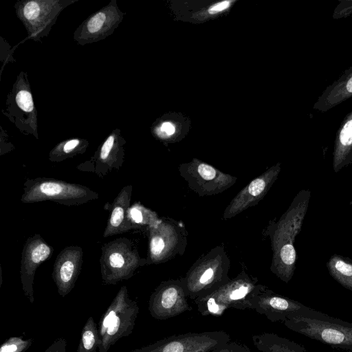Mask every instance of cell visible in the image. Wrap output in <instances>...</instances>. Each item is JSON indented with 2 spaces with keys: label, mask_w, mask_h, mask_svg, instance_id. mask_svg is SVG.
<instances>
[{
  "label": "cell",
  "mask_w": 352,
  "mask_h": 352,
  "mask_svg": "<svg viewBox=\"0 0 352 352\" xmlns=\"http://www.w3.org/2000/svg\"><path fill=\"white\" fill-rule=\"evenodd\" d=\"M329 274L346 289L352 291V260L334 254L327 263Z\"/></svg>",
  "instance_id": "7402d4cb"
},
{
  "label": "cell",
  "mask_w": 352,
  "mask_h": 352,
  "mask_svg": "<svg viewBox=\"0 0 352 352\" xmlns=\"http://www.w3.org/2000/svg\"><path fill=\"white\" fill-rule=\"evenodd\" d=\"M210 352H251V351L243 344L230 341L226 344L217 348Z\"/></svg>",
  "instance_id": "4316f807"
},
{
  "label": "cell",
  "mask_w": 352,
  "mask_h": 352,
  "mask_svg": "<svg viewBox=\"0 0 352 352\" xmlns=\"http://www.w3.org/2000/svg\"><path fill=\"white\" fill-rule=\"evenodd\" d=\"M133 186H124L109 206V217L103 233L104 238L132 230L128 221Z\"/></svg>",
  "instance_id": "ffe728a7"
},
{
  "label": "cell",
  "mask_w": 352,
  "mask_h": 352,
  "mask_svg": "<svg viewBox=\"0 0 352 352\" xmlns=\"http://www.w3.org/2000/svg\"><path fill=\"white\" fill-rule=\"evenodd\" d=\"M310 195L309 190H300L280 219L267 228L272 250L270 270L286 283L292 279L296 269L297 254L294 244L302 228Z\"/></svg>",
  "instance_id": "6da1fadb"
},
{
  "label": "cell",
  "mask_w": 352,
  "mask_h": 352,
  "mask_svg": "<svg viewBox=\"0 0 352 352\" xmlns=\"http://www.w3.org/2000/svg\"><path fill=\"white\" fill-rule=\"evenodd\" d=\"M78 0L19 1L14 4L17 17L25 28L28 38L39 41L50 33L60 12Z\"/></svg>",
  "instance_id": "9c48e42d"
},
{
  "label": "cell",
  "mask_w": 352,
  "mask_h": 352,
  "mask_svg": "<svg viewBox=\"0 0 352 352\" xmlns=\"http://www.w3.org/2000/svg\"><path fill=\"white\" fill-rule=\"evenodd\" d=\"M54 248L39 234L30 236L25 241L20 266L21 282L25 296L34 303V279L37 268L52 257Z\"/></svg>",
  "instance_id": "9a60e30c"
},
{
  "label": "cell",
  "mask_w": 352,
  "mask_h": 352,
  "mask_svg": "<svg viewBox=\"0 0 352 352\" xmlns=\"http://www.w3.org/2000/svg\"><path fill=\"white\" fill-rule=\"evenodd\" d=\"M230 3V2L229 1H224L217 3L209 8L208 12L210 14H214L224 10L229 7Z\"/></svg>",
  "instance_id": "f1b7e54d"
},
{
  "label": "cell",
  "mask_w": 352,
  "mask_h": 352,
  "mask_svg": "<svg viewBox=\"0 0 352 352\" xmlns=\"http://www.w3.org/2000/svg\"><path fill=\"white\" fill-rule=\"evenodd\" d=\"M124 13L118 6L116 0L89 16L75 30L74 39L85 45L106 38L112 34L122 22Z\"/></svg>",
  "instance_id": "5bb4252c"
},
{
  "label": "cell",
  "mask_w": 352,
  "mask_h": 352,
  "mask_svg": "<svg viewBox=\"0 0 352 352\" xmlns=\"http://www.w3.org/2000/svg\"><path fill=\"white\" fill-rule=\"evenodd\" d=\"M346 88L349 93H352V77L348 80Z\"/></svg>",
  "instance_id": "4dcf8cb0"
},
{
  "label": "cell",
  "mask_w": 352,
  "mask_h": 352,
  "mask_svg": "<svg viewBox=\"0 0 352 352\" xmlns=\"http://www.w3.org/2000/svg\"><path fill=\"white\" fill-rule=\"evenodd\" d=\"M254 346L261 352H307L292 340L271 333H263L252 337Z\"/></svg>",
  "instance_id": "44dd1931"
},
{
  "label": "cell",
  "mask_w": 352,
  "mask_h": 352,
  "mask_svg": "<svg viewBox=\"0 0 352 352\" xmlns=\"http://www.w3.org/2000/svg\"><path fill=\"white\" fill-rule=\"evenodd\" d=\"M125 144L120 131H113L89 162L93 164L91 171L102 178L113 170H119L124 162Z\"/></svg>",
  "instance_id": "d6986e66"
},
{
  "label": "cell",
  "mask_w": 352,
  "mask_h": 352,
  "mask_svg": "<svg viewBox=\"0 0 352 352\" xmlns=\"http://www.w3.org/2000/svg\"><path fill=\"white\" fill-rule=\"evenodd\" d=\"M230 261L223 245L202 254L182 278L188 298L195 300L230 280Z\"/></svg>",
  "instance_id": "3957f363"
},
{
  "label": "cell",
  "mask_w": 352,
  "mask_h": 352,
  "mask_svg": "<svg viewBox=\"0 0 352 352\" xmlns=\"http://www.w3.org/2000/svg\"><path fill=\"white\" fill-rule=\"evenodd\" d=\"M160 130L162 132H164L168 135H171L175 132V127L170 122H166L162 124Z\"/></svg>",
  "instance_id": "f546056e"
},
{
  "label": "cell",
  "mask_w": 352,
  "mask_h": 352,
  "mask_svg": "<svg viewBox=\"0 0 352 352\" xmlns=\"http://www.w3.org/2000/svg\"><path fill=\"white\" fill-rule=\"evenodd\" d=\"M244 270L209 294L194 300L204 316H221L229 309H248V300L267 287Z\"/></svg>",
  "instance_id": "277c9868"
},
{
  "label": "cell",
  "mask_w": 352,
  "mask_h": 352,
  "mask_svg": "<svg viewBox=\"0 0 352 352\" xmlns=\"http://www.w3.org/2000/svg\"><path fill=\"white\" fill-rule=\"evenodd\" d=\"M148 232L147 265L166 262L185 252L188 232L183 223L170 217L160 218Z\"/></svg>",
  "instance_id": "ba28073f"
},
{
  "label": "cell",
  "mask_w": 352,
  "mask_h": 352,
  "mask_svg": "<svg viewBox=\"0 0 352 352\" xmlns=\"http://www.w3.org/2000/svg\"><path fill=\"white\" fill-rule=\"evenodd\" d=\"M43 352H67L66 340L63 338L55 340Z\"/></svg>",
  "instance_id": "83f0119b"
},
{
  "label": "cell",
  "mask_w": 352,
  "mask_h": 352,
  "mask_svg": "<svg viewBox=\"0 0 352 352\" xmlns=\"http://www.w3.org/2000/svg\"><path fill=\"white\" fill-rule=\"evenodd\" d=\"M182 278L162 281L148 300V311L157 320H167L192 309Z\"/></svg>",
  "instance_id": "4fadbf2b"
},
{
  "label": "cell",
  "mask_w": 352,
  "mask_h": 352,
  "mask_svg": "<svg viewBox=\"0 0 352 352\" xmlns=\"http://www.w3.org/2000/svg\"><path fill=\"white\" fill-rule=\"evenodd\" d=\"M288 329L334 347L352 351V323L305 306L283 322Z\"/></svg>",
  "instance_id": "7a4b0ae2"
},
{
  "label": "cell",
  "mask_w": 352,
  "mask_h": 352,
  "mask_svg": "<svg viewBox=\"0 0 352 352\" xmlns=\"http://www.w3.org/2000/svg\"><path fill=\"white\" fill-rule=\"evenodd\" d=\"M99 198V195L88 187L63 180L36 177L27 179L23 184L21 201L31 204L52 201L71 206L83 204Z\"/></svg>",
  "instance_id": "8992f818"
},
{
  "label": "cell",
  "mask_w": 352,
  "mask_h": 352,
  "mask_svg": "<svg viewBox=\"0 0 352 352\" xmlns=\"http://www.w3.org/2000/svg\"><path fill=\"white\" fill-rule=\"evenodd\" d=\"M2 111L21 133L38 135L37 111L34 107L27 73L21 72L17 76Z\"/></svg>",
  "instance_id": "30bf717a"
},
{
  "label": "cell",
  "mask_w": 352,
  "mask_h": 352,
  "mask_svg": "<svg viewBox=\"0 0 352 352\" xmlns=\"http://www.w3.org/2000/svg\"><path fill=\"white\" fill-rule=\"evenodd\" d=\"M100 258L102 280L106 285H116L131 278L138 268L146 264L136 245L128 238H118L102 245Z\"/></svg>",
  "instance_id": "52a82bcc"
},
{
  "label": "cell",
  "mask_w": 352,
  "mask_h": 352,
  "mask_svg": "<svg viewBox=\"0 0 352 352\" xmlns=\"http://www.w3.org/2000/svg\"><path fill=\"white\" fill-rule=\"evenodd\" d=\"M277 164L252 180L241 190L226 208L222 218L230 219L257 204L266 195L280 172Z\"/></svg>",
  "instance_id": "2e32d148"
},
{
  "label": "cell",
  "mask_w": 352,
  "mask_h": 352,
  "mask_svg": "<svg viewBox=\"0 0 352 352\" xmlns=\"http://www.w3.org/2000/svg\"><path fill=\"white\" fill-rule=\"evenodd\" d=\"M83 259L81 247L70 245L57 255L52 274L58 294L65 297L74 289L80 273Z\"/></svg>",
  "instance_id": "e0dca14e"
},
{
  "label": "cell",
  "mask_w": 352,
  "mask_h": 352,
  "mask_svg": "<svg viewBox=\"0 0 352 352\" xmlns=\"http://www.w3.org/2000/svg\"><path fill=\"white\" fill-rule=\"evenodd\" d=\"M98 345V328L90 316L82 329L77 352H97Z\"/></svg>",
  "instance_id": "d4e9b609"
},
{
  "label": "cell",
  "mask_w": 352,
  "mask_h": 352,
  "mask_svg": "<svg viewBox=\"0 0 352 352\" xmlns=\"http://www.w3.org/2000/svg\"><path fill=\"white\" fill-rule=\"evenodd\" d=\"M248 309H253L264 315L272 322H284L287 318L305 305L279 295L267 287L248 300Z\"/></svg>",
  "instance_id": "ac0fdd59"
},
{
  "label": "cell",
  "mask_w": 352,
  "mask_h": 352,
  "mask_svg": "<svg viewBox=\"0 0 352 352\" xmlns=\"http://www.w3.org/2000/svg\"><path fill=\"white\" fill-rule=\"evenodd\" d=\"M230 342L222 330L172 336L129 352H210Z\"/></svg>",
  "instance_id": "8fae6325"
},
{
  "label": "cell",
  "mask_w": 352,
  "mask_h": 352,
  "mask_svg": "<svg viewBox=\"0 0 352 352\" xmlns=\"http://www.w3.org/2000/svg\"><path fill=\"white\" fill-rule=\"evenodd\" d=\"M33 342L32 338L23 339L21 336H12L0 346V352H25Z\"/></svg>",
  "instance_id": "484cf974"
},
{
  "label": "cell",
  "mask_w": 352,
  "mask_h": 352,
  "mask_svg": "<svg viewBox=\"0 0 352 352\" xmlns=\"http://www.w3.org/2000/svg\"><path fill=\"white\" fill-rule=\"evenodd\" d=\"M139 309L138 302L129 298L126 286H122L101 317L97 352H108L120 339L132 333Z\"/></svg>",
  "instance_id": "5b68a950"
},
{
  "label": "cell",
  "mask_w": 352,
  "mask_h": 352,
  "mask_svg": "<svg viewBox=\"0 0 352 352\" xmlns=\"http://www.w3.org/2000/svg\"><path fill=\"white\" fill-rule=\"evenodd\" d=\"M178 170L180 176L187 182L188 187L200 197L221 193L232 186L237 180L236 177L195 159L181 164Z\"/></svg>",
  "instance_id": "7c38bea8"
},
{
  "label": "cell",
  "mask_w": 352,
  "mask_h": 352,
  "mask_svg": "<svg viewBox=\"0 0 352 352\" xmlns=\"http://www.w3.org/2000/svg\"><path fill=\"white\" fill-rule=\"evenodd\" d=\"M127 217L132 230H146L147 231L160 219L155 211L145 207L140 202H135L130 206Z\"/></svg>",
  "instance_id": "cb8c5ba5"
},
{
  "label": "cell",
  "mask_w": 352,
  "mask_h": 352,
  "mask_svg": "<svg viewBox=\"0 0 352 352\" xmlns=\"http://www.w3.org/2000/svg\"><path fill=\"white\" fill-rule=\"evenodd\" d=\"M89 146V142L81 138L64 140L56 144L49 153V160L60 162L66 159L84 153Z\"/></svg>",
  "instance_id": "603a6c76"
}]
</instances>
